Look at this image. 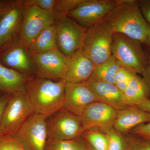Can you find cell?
Instances as JSON below:
<instances>
[{"instance_id": "cell-30", "label": "cell", "mask_w": 150, "mask_h": 150, "mask_svg": "<svg viewBox=\"0 0 150 150\" xmlns=\"http://www.w3.org/2000/svg\"><path fill=\"white\" fill-rule=\"evenodd\" d=\"M27 6H35L43 10L53 11L56 0H23Z\"/></svg>"}, {"instance_id": "cell-34", "label": "cell", "mask_w": 150, "mask_h": 150, "mask_svg": "<svg viewBox=\"0 0 150 150\" xmlns=\"http://www.w3.org/2000/svg\"><path fill=\"white\" fill-rule=\"evenodd\" d=\"M141 75L144 80L148 88H149V99L150 100V56H149V65L143 71Z\"/></svg>"}, {"instance_id": "cell-12", "label": "cell", "mask_w": 150, "mask_h": 150, "mask_svg": "<svg viewBox=\"0 0 150 150\" xmlns=\"http://www.w3.org/2000/svg\"><path fill=\"white\" fill-rule=\"evenodd\" d=\"M117 113L118 110L104 103H91L80 116L84 131L93 130L103 133L113 127Z\"/></svg>"}, {"instance_id": "cell-36", "label": "cell", "mask_w": 150, "mask_h": 150, "mask_svg": "<svg viewBox=\"0 0 150 150\" xmlns=\"http://www.w3.org/2000/svg\"><path fill=\"white\" fill-rule=\"evenodd\" d=\"M10 2L11 1L7 0H0V20Z\"/></svg>"}, {"instance_id": "cell-19", "label": "cell", "mask_w": 150, "mask_h": 150, "mask_svg": "<svg viewBox=\"0 0 150 150\" xmlns=\"http://www.w3.org/2000/svg\"><path fill=\"white\" fill-rule=\"evenodd\" d=\"M30 76L6 67L0 62V92L13 94L25 91Z\"/></svg>"}, {"instance_id": "cell-39", "label": "cell", "mask_w": 150, "mask_h": 150, "mask_svg": "<svg viewBox=\"0 0 150 150\" xmlns=\"http://www.w3.org/2000/svg\"><path fill=\"white\" fill-rule=\"evenodd\" d=\"M0 93H1V92H0Z\"/></svg>"}, {"instance_id": "cell-25", "label": "cell", "mask_w": 150, "mask_h": 150, "mask_svg": "<svg viewBox=\"0 0 150 150\" xmlns=\"http://www.w3.org/2000/svg\"><path fill=\"white\" fill-rule=\"evenodd\" d=\"M108 139L107 150H126L127 141L123 135L115 130L113 127L103 132Z\"/></svg>"}, {"instance_id": "cell-29", "label": "cell", "mask_w": 150, "mask_h": 150, "mask_svg": "<svg viewBox=\"0 0 150 150\" xmlns=\"http://www.w3.org/2000/svg\"><path fill=\"white\" fill-rule=\"evenodd\" d=\"M126 150H150V140L132 134L128 138Z\"/></svg>"}, {"instance_id": "cell-14", "label": "cell", "mask_w": 150, "mask_h": 150, "mask_svg": "<svg viewBox=\"0 0 150 150\" xmlns=\"http://www.w3.org/2000/svg\"><path fill=\"white\" fill-rule=\"evenodd\" d=\"M94 102H100L85 81L67 82L65 87L64 109L80 116L86 107Z\"/></svg>"}, {"instance_id": "cell-13", "label": "cell", "mask_w": 150, "mask_h": 150, "mask_svg": "<svg viewBox=\"0 0 150 150\" xmlns=\"http://www.w3.org/2000/svg\"><path fill=\"white\" fill-rule=\"evenodd\" d=\"M32 56L37 76L54 81L64 79L67 57L57 48Z\"/></svg>"}, {"instance_id": "cell-1", "label": "cell", "mask_w": 150, "mask_h": 150, "mask_svg": "<svg viewBox=\"0 0 150 150\" xmlns=\"http://www.w3.org/2000/svg\"><path fill=\"white\" fill-rule=\"evenodd\" d=\"M64 79L54 81L37 76L30 77L25 85V92L34 112L47 118L64 108Z\"/></svg>"}, {"instance_id": "cell-22", "label": "cell", "mask_w": 150, "mask_h": 150, "mask_svg": "<svg viewBox=\"0 0 150 150\" xmlns=\"http://www.w3.org/2000/svg\"><path fill=\"white\" fill-rule=\"evenodd\" d=\"M121 65L112 56L105 62L96 66L91 78L95 80L115 84V77Z\"/></svg>"}, {"instance_id": "cell-7", "label": "cell", "mask_w": 150, "mask_h": 150, "mask_svg": "<svg viewBox=\"0 0 150 150\" xmlns=\"http://www.w3.org/2000/svg\"><path fill=\"white\" fill-rule=\"evenodd\" d=\"M121 1L84 0L67 16L88 29L104 21Z\"/></svg>"}, {"instance_id": "cell-32", "label": "cell", "mask_w": 150, "mask_h": 150, "mask_svg": "<svg viewBox=\"0 0 150 150\" xmlns=\"http://www.w3.org/2000/svg\"><path fill=\"white\" fill-rule=\"evenodd\" d=\"M138 2L143 16L150 25V0H141Z\"/></svg>"}, {"instance_id": "cell-23", "label": "cell", "mask_w": 150, "mask_h": 150, "mask_svg": "<svg viewBox=\"0 0 150 150\" xmlns=\"http://www.w3.org/2000/svg\"><path fill=\"white\" fill-rule=\"evenodd\" d=\"M89 146L82 136L74 139L56 141L48 139L45 150H85Z\"/></svg>"}, {"instance_id": "cell-28", "label": "cell", "mask_w": 150, "mask_h": 150, "mask_svg": "<svg viewBox=\"0 0 150 150\" xmlns=\"http://www.w3.org/2000/svg\"><path fill=\"white\" fill-rule=\"evenodd\" d=\"M0 150H26L15 136L0 134Z\"/></svg>"}, {"instance_id": "cell-33", "label": "cell", "mask_w": 150, "mask_h": 150, "mask_svg": "<svg viewBox=\"0 0 150 150\" xmlns=\"http://www.w3.org/2000/svg\"><path fill=\"white\" fill-rule=\"evenodd\" d=\"M11 95V94L5 93L3 94L2 95L0 96V128H1L3 112Z\"/></svg>"}, {"instance_id": "cell-35", "label": "cell", "mask_w": 150, "mask_h": 150, "mask_svg": "<svg viewBox=\"0 0 150 150\" xmlns=\"http://www.w3.org/2000/svg\"><path fill=\"white\" fill-rule=\"evenodd\" d=\"M137 106L141 110L150 113V100L149 98L145 100Z\"/></svg>"}, {"instance_id": "cell-38", "label": "cell", "mask_w": 150, "mask_h": 150, "mask_svg": "<svg viewBox=\"0 0 150 150\" xmlns=\"http://www.w3.org/2000/svg\"><path fill=\"white\" fill-rule=\"evenodd\" d=\"M85 150H93V149H92L91 147L90 146H89L88 148H87V149H86Z\"/></svg>"}, {"instance_id": "cell-16", "label": "cell", "mask_w": 150, "mask_h": 150, "mask_svg": "<svg viewBox=\"0 0 150 150\" xmlns=\"http://www.w3.org/2000/svg\"><path fill=\"white\" fill-rule=\"evenodd\" d=\"M95 65L82 49L67 57V68L64 79L67 82L80 83L91 77Z\"/></svg>"}, {"instance_id": "cell-4", "label": "cell", "mask_w": 150, "mask_h": 150, "mask_svg": "<svg viewBox=\"0 0 150 150\" xmlns=\"http://www.w3.org/2000/svg\"><path fill=\"white\" fill-rule=\"evenodd\" d=\"M114 32L105 20L87 30L83 51L95 66L105 62L112 56Z\"/></svg>"}, {"instance_id": "cell-27", "label": "cell", "mask_w": 150, "mask_h": 150, "mask_svg": "<svg viewBox=\"0 0 150 150\" xmlns=\"http://www.w3.org/2000/svg\"><path fill=\"white\" fill-rule=\"evenodd\" d=\"M136 74H137L132 70L121 67L115 76V85L123 93Z\"/></svg>"}, {"instance_id": "cell-26", "label": "cell", "mask_w": 150, "mask_h": 150, "mask_svg": "<svg viewBox=\"0 0 150 150\" xmlns=\"http://www.w3.org/2000/svg\"><path fill=\"white\" fill-rule=\"evenodd\" d=\"M84 0H56L54 12L56 19L67 14L79 5Z\"/></svg>"}, {"instance_id": "cell-3", "label": "cell", "mask_w": 150, "mask_h": 150, "mask_svg": "<svg viewBox=\"0 0 150 150\" xmlns=\"http://www.w3.org/2000/svg\"><path fill=\"white\" fill-rule=\"evenodd\" d=\"M142 44L140 41L122 33H114L112 56L121 67L141 75L149 63V55Z\"/></svg>"}, {"instance_id": "cell-20", "label": "cell", "mask_w": 150, "mask_h": 150, "mask_svg": "<svg viewBox=\"0 0 150 150\" xmlns=\"http://www.w3.org/2000/svg\"><path fill=\"white\" fill-rule=\"evenodd\" d=\"M128 106H138L145 100L149 99V93L144 80L139 74H136L123 93Z\"/></svg>"}, {"instance_id": "cell-6", "label": "cell", "mask_w": 150, "mask_h": 150, "mask_svg": "<svg viewBox=\"0 0 150 150\" xmlns=\"http://www.w3.org/2000/svg\"><path fill=\"white\" fill-rule=\"evenodd\" d=\"M56 25L58 50L68 57L82 48L87 28L67 16L56 19Z\"/></svg>"}, {"instance_id": "cell-24", "label": "cell", "mask_w": 150, "mask_h": 150, "mask_svg": "<svg viewBox=\"0 0 150 150\" xmlns=\"http://www.w3.org/2000/svg\"><path fill=\"white\" fill-rule=\"evenodd\" d=\"M93 150H107L108 139L104 133L99 131L87 130L82 135Z\"/></svg>"}, {"instance_id": "cell-5", "label": "cell", "mask_w": 150, "mask_h": 150, "mask_svg": "<svg viewBox=\"0 0 150 150\" xmlns=\"http://www.w3.org/2000/svg\"><path fill=\"white\" fill-rule=\"evenodd\" d=\"M34 112L26 92L11 95L3 112L0 134L14 136Z\"/></svg>"}, {"instance_id": "cell-37", "label": "cell", "mask_w": 150, "mask_h": 150, "mask_svg": "<svg viewBox=\"0 0 150 150\" xmlns=\"http://www.w3.org/2000/svg\"><path fill=\"white\" fill-rule=\"evenodd\" d=\"M144 45L146 46V48L147 49L148 52H147L149 54V56H150V30L148 33V36L147 37L146 41L144 43Z\"/></svg>"}, {"instance_id": "cell-15", "label": "cell", "mask_w": 150, "mask_h": 150, "mask_svg": "<svg viewBox=\"0 0 150 150\" xmlns=\"http://www.w3.org/2000/svg\"><path fill=\"white\" fill-rule=\"evenodd\" d=\"M0 62L6 67L28 76L36 74V68L28 47L17 40L0 52Z\"/></svg>"}, {"instance_id": "cell-8", "label": "cell", "mask_w": 150, "mask_h": 150, "mask_svg": "<svg viewBox=\"0 0 150 150\" xmlns=\"http://www.w3.org/2000/svg\"><path fill=\"white\" fill-rule=\"evenodd\" d=\"M48 139L56 141L74 139L83 134L80 116L63 108L47 118Z\"/></svg>"}, {"instance_id": "cell-9", "label": "cell", "mask_w": 150, "mask_h": 150, "mask_svg": "<svg viewBox=\"0 0 150 150\" xmlns=\"http://www.w3.org/2000/svg\"><path fill=\"white\" fill-rule=\"evenodd\" d=\"M56 22L54 12L43 10L35 6H27L18 42L28 47L40 33Z\"/></svg>"}, {"instance_id": "cell-21", "label": "cell", "mask_w": 150, "mask_h": 150, "mask_svg": "<svg viewBox=\"0 0 150 150\" xmlns=\"http://www.w3.org/2000/svg\"><path fill=\"white\" fill-rule=\"evenodd\" d=\"M56 25H52L40 33L28 46L31 55L45 53L56 49Z\"/></svg>"}, {"instance_id": "cell-11", "label": "cell", "mask_w": 150, "mask_h": 150, "mask_svg": "<svg viewBox=\"0 0 150 150\" xmlns=\"http://www.w3.org/2000/svg\"><path fill=\"white\" fill-rule=\"evenodd\" d=\"M47 119L33 113L15 135L26 150H45L48 140Z\"/></svg>"}, {"instance_id": "cell-31", "label": "cell", "mask_w": 150, "mask_h": 150, "mask_svg": "<svg viewBox=\"0 0 150 150\" xmlns=\"http://www.w3.org/2000/svg\"><path fill=\"white\" fill-rule=\"evenodd\" d=\"M130 133L133 135L150 140V122L135 127Z\"/></svg>"}, {"instance_id": "cell-17", "label": "cell", "mask_w": 150, "mask_h": 150, "mask_svg": "<svg viewBox=\"0 0 150 150\" xmlns=\"http://www.w3.org/2000/svg\"><path fill=\"white\" fill-rule=\"evenodd\" d=\"M86 83L100 102L119 110L128 107L123 94L115 84L95 80L90 78Z\"/></svg>"}, {"instance_id": "cell-2", "label": "cell", "mask_w": 150, "mask_h": 150, "mask_svg": "<svg viewBox=\"0 0 150 150\" xmlns=\"http://www.w3.org/2000/svg\"><path fill=\"white\" fill-rule=\"evenodd\" d=\"M105 20L114 33H122L142 44L150 30V25L143 16L137 0H121Z\"/></svg>"}, {"instance_id": "cell-18", "label": "cell", "mask_w": 150, "mask_h": 150, "mask_svg": "<svg viewBox=\"0 0 150 150\" xmlns=\"http://www.w3.org/2000/svg\"><path fill=\"white\" fill-rule=\"evenodd\" d=\"M150 122V113L137 106H128L118 110L113 128L119 133L127 134L135 127Z\"/></svg>"}, {"instance_id": "cell-10", "label": "cell", "mask_w": 150, "mask_h": 150, "mask_svg": "<svg viewBox=\"0 0 150 150\" xmlns=\"http://www.w3.org/2000/svg\"><path fill=\"white\" fill-rule=\"evenodd\" d=\"M27 7L23 0L11 1L0 20V52L17 40Z\"/></svg>"}]
</instances>
